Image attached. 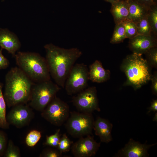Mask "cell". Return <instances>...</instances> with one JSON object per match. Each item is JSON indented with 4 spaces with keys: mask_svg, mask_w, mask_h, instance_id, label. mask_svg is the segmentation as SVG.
Segmentation results:
<instances>
[{
    "mask_svg": "<svg viewBox=\"0 0 157 157\" xmlns=\"http://www.w3.org/2000/svg\"><path fill=\"white\" fill-rule=\"evenodd\" d=\"M44 47L50 75L57 84L63 88L71 69L82 52L77 48L66 49L52 43Z\"/></svg>",
    "mask_w": 157,
    "mask_h": 157,
    "instance_id": "cell-1",
    "label": "cell"
},
{
    "mask_svg": "<svg viewBox=\"0 0 157 157\" xmlns=\"http://www.w3.org/2000/svg\"><path fill=\"white\" fill-rule=\"evenodd\" d=\"M32 86V81L19 67L12 68L5 76L3 96L7 106L27 104Z\"/></svg>",
    "mask_w": 157,
    "mask_h": 157,
    "instance_id": "cell-2",
    "label": "cell"
},
{
    "mask_svg": "<svg viewBox=\"0 0 157 157\" xmlns=\"http://www.w3.org/2000/svg\"><path fill=\"white\" fill-rule=\"evenodd\" d=\"M142 55L133 53L124 59L121 69L127 78L126 85L131 86L135 90L140 88L151 80V68Z\"/></svg>",
    "mask_w": 157,
    "mask_h": 157,
    "instance_id": "cell-3",
    "label": "cell"
},
{
    "mask_svg": "<svg viewBox=\"0 0 157 157\" xmlns=\"http://www.w3.org/2000/svg\"><path fill=\"white\" fill-rule=\"evenodd\" d=\"M14 57L18 67L32 81L38 83L50 80L46 58L39 53L18 51Z\"/></svg>",
    "mask_w": 157,
    "mask_h": 157,
    "instance_id": "cell-4",
    "label": "cell"
},
{
    "mask_svg": "<svg viewBox=\"0 0 157 157\" xmlns=\"http://www.w3.org/2000/svg\"><path fill=\"white\" fill-rule=\"evenodd\" d=\"M60 89L59 86L51 80L37 83L33 85L28 105L41 112Z\"/></svg>",
    "mask_w": 157,
    "mask_h": 157,
    "instance_id": "cell-5",
    "label": "cell"
},
{
    "mask_svg": "<svg viewBox=\"0 0 157 157\" xmlns=\"http://www.w3.org/2000/svg\"><path fill=\"white\" fill-rule=\"evenodd\" d=\"M94 122L92 113L73 111L70 112L65 125L69 134L79 138L92 134Z\"/></svg>",
    "mask_w": 157,
    "mask_h": 157,
    "instance_id": "cell-6",
    "label": "cell"
},
{
    "mask_svg": "<svg viewBox=\"0 0 157 157\" xmlns=\"http://www.w3.org/2000/svg\"><path fill=\"white\" fill-rule=\"evenodd\" d=\"M89 80L87 65L83 63L74 65L65 83L64 88L67 94L71 95L83 91L86 88Z\"/></svg>",
    "mask_w": 157,
    "mask_h": 157,
    "instance_id": "cell-7",
    "label": "cell"
},
{
    "mask_svg": "<svg viewBox=\"0 0 157 157\" xmlns=\"http://www.w3.org/2000/svg\"><path fill=\"white\" fill-rule=\"evenodd\" d=\"M70 112L68 104L56 96L41 112V115L51 124L60 126L67 120Z\"/></svg>",
    "mask_w": 157,
    "mask_h": 157,
    "instance_id": "cell-8",
    "label": "cell"
},
{
    "mask_svg": "<svg viewBox=\"0 0 157 157\" xmlns=\"http://www.w3.org/2000/svg\"><path fill=\"white\" fill-rule=\"evenodd\" d=\"M72 102L80 112L92 113L94 111L100 112L97 90L95 86L86 88L73 96Z\"/></svg>",
    "mask_w": 157,
    "mask_h": 157,
    "instance_id": "cell-9",
    "label": "cell"
},
{
    "mask_svg": "<svg viewBox=\"0 0 157 157\" xmlns=\"http://www.w3.org/2000/svg\"><path fill=\"white\" fill-rule=\"evenodd\" d=\"M12 107L6 116L9 125L22 128L28 125L34 117V113L27 104H19Z\"/></svg>",
    "mask_w": 157,
    "mask_h": 157,
    "instance_id": "cell-10",
    "label": "cell"
},
{
    "mask_svg": "<svg viewBox=\"0 0 157 157\" xmlns=\"http://www.w3.org/2000/svg\"><path fill=\"white\" fill-rule=\"evenodd\" d=\"M100 145V143L97 142L93 136L88 135L73 143L71 150L75 157H91L95 155Z\"/></svg>",
    "mask_w": 157,
    "mask_h": 157,
    "instance_id": "cell-11",
    "label": "cell"
},
{
    "mask_svg": "<svg viewBox=\"0 0 157 157\" xmlns=\"http://www.w3.org/2000/svg\"><path fill=\"white\" fill-rule=\"evenodd\" d=\"M157 45V36L154 35H139L129 39L128 46L133 53L142 55L151 48Z\"/></svg>",
    "mask_w": 157,
    "mask_h": 157,
    "instance_id": "cell-12",
    "label": "cell"
},
{
    "mask_svg": "<svg viewBox=\"0 0 157 157\" xmlns=\"http://www.w3.org/2000/svg\"><path fill=\"white\" fill-rule=\"evenodd\" d=\"M155 144H142L130 139L124 147L119 151L120 156L145 157L149 156L148 150Z\"/></svg>",
    "mask_w": 157,
    "mask_h": 157,
    "instance_id": "cell-13",
    "label": "cell"
},
{
    "mask_svg": "<svg viewBox=\"0 0 157 157\" xmlns=\"http://www.w3.org/2000/svg\"><path fill=\"white\" fill-rule=\"evenodd\" d=\"M20 42L17 36L6 29H0V46L14 57L20 48Z\"/></svg>",
    "mask_w": 157,
    "mask_h": 157,
    "instance_id": "cell-14",
    "label": "cell"
},
{
    "mask_svg": "<svg viewBox=\"0 0 157 157\" xmlns=\"http://www.w3.org/2000/svg\"><path fill=\"white\" fill-rule=\"evenodd\" d=\"M112 124L108 120L98 117L94 121L93 129L102 142L108 143L112 140L111 132Z\"/></svg>",
    "mask_w": 157,
    "mask_h": 157,
    "instance_id": "cell-15",
    "label": "cell"
},
{
    "mask_svg": "<svg viewBox=\"0 0 157 157\" xmlns=\"http://www.w3.org/2000/svg\"><path fill=\"white\" fill-rule=\"evenodd\" d=\"M110 72L103 67L101 62L96 60L90 65L89 70V80L94 82L101 83L110 78Z\"/></svg>",
    "mask_w": 157,
    "mask_h": 157,
    "instance_id": "cell-16",
    "label": "cell"
},
{
    "mask_svg": "<svg viewBox=\"0 0 157 157\" xmlns=\"http://www.w3.org/2000/svg\"><path fill=\"white\" fill-rule=\"evenodd\" d=\"M110 12L115 24L123 22L127 20L129 14L127 0H119L111 3Z\"/></svg>",
    "mask_w": 157,
    "mask_h": 157,
    "instance_id": "cell-17",
    "label": "cell"
},
{
    "mask_svg": "<svg viewBox=\"0 0 157 157\" xmlns=\"http://www.w3.org/2000/svg\"><path fill=\"white\" fill-rule=\"evenodd\" d=\"M129 14L127 20L136 23L147 16L149 8L142 5L135 0H127Z\"/></svg>",
    "mask_w": 157,
    "mask_h": 157,
    "instance_id": "cell-18",
    "label": "cell"
},
{
    "mask_svg": "<svg viewBox=\"0 0 157 157\" xmlns=\"http://www.w3.org/2000/svg\"><path fill=\"white\" fill-rule=\"evenodd\" d=\"M3 85L0 83V128L7 129L9 127V124L6 119V103L3 94Z\"/></svg>",
    "mask_w": 157,
    "mask_h": 157,
    "instance_id": "cell-19",
    "label": "cell"
},
{
    "mask_svg": "<svg viewBox=\"0 0 157 157\" xmlns=\"http://www.w3.org/2000/svg\"><path fill=\"white\" fill-rule=\"evenodd\" d=\"M148 23L153 34L157 35V4L149 8L147 15Z\"/></svg>",
    "mask_w": 157,
    "mask_h": 157,
    "instance_id": "cell-20",
    "label": "cell"
},
{
    "mask_svg": "<svg viewBox=\"0 0 157 157\" xmlns=\"http://www.w3.org/2000/svg\"><path fill=\"white\" fill-rule=\"evenodd\" d=\"M126 38H127L123 23L115 24L110 42L113 44L119 43Z\"/></svg>",
    "mask_w": 157,
    "mask_h": 157,
    "instance_id": "cell-21",
    "label": "cell"
},
{
    "mask_svg": "<svg viewBox=\"0 0 157 157\" xmlns=\"http://www.w3.org/2000/svg\"><path fill=\"white\" fill-rule=\"evenodd\" d=\"M139 35H154L148 23L147 16L135 23Z\"/></svg>",
    "mask_w": 157,
    "mask_h": 157,
    "instance_id": "cell-22",
    "label": "cell"
},
{
    "mask_svg": "<svg viewBox=\"0 0 157 157\" xmlns=\"http://www.w3.org/2000/svg\"><path fill=\"white\" fill-rule=\"evenodd\" d=\"M122 23L126 38L131 39L139 35L135 23L128 20H126Z\"/></svg>",
    "mask_w": 157,
    "mask_h": 157,
    "instance_id": "cell-23",
    "label": "cell"
},
{
    "mask_svg": "<svg viewBox=\"0 0 157 157\" xmlns=\"http://www.w3.org/2000/svg\"><path fill=\"white\" fill-rule=\"evenodd\" d=\"M146 60L148 65L151 68L157 67V46L152 47L146 51Z\"/></svg>",
    "mask_w": 157,
    "mask_h": 157,
    "instance_id": "cell-24",
    "label": "cell"
},
{
    "mask_svg": "<svg viewBox=\"0 0 157 157\" xmlns=\"http://www.w3.org/2000/svg\"><path fill=\"white\" fill-rule=\"evenodd\" d=\"M5 157H20L21 156L19 148L15 145L13 141L9 140L3 156Z\"/></svg>",
    "mask_w": 157,
    "mask_h": 157,
    "instance_id": "cell-25",
    "label": "cell"
},
{
    "mask_svg": "<svg viewBox=\"0 0 157 157\" xmlns=\"http://www.w3.org/2000/svg\"><path fill=\"white\" fill-rule=\"evenodd\" d=\"M41 137V133L37 130L31 131L27 135L25 141L27 145L30 147L35 146Z\"/></svg>",
    "mask_w": 157,
    "mask_h": 157,
    "instance_id": "cell-26",
    "label": "cell"
},
{
    "mask_svg": "<svg viewBox=\"0 0 157 157\" xmlns=\"http://www.w3.org/2000/svg\"><path fill=\"white\" fill-rule=\"evenodd\" d=\"M73 143L66 134L64 133L60 138L57 149L62 153L68 152L71 150Z\"/></svg>",
    "mask_w": 157,
    "mask_h": 157,
    "instance_id": "cell-27",
    "label": "cell"
},
{
    "mask_svg": "<svg viewBox=\"0 0 157 157\" xmlns=\"http://www.w3.org/2000/svg\"><path fill=\"white\" fill-rule=\"evenodd\" d=\"M60 129H57L55 133L49 136L47 135L44 145L57 148L61 137Z\"/></svg>",
    "mask_w": 157,
    "mask_h": 157,
    "instance_id": "cell-28",
    "label": "cell"
},
{
    "mask_svg": "<svg viewBox=\"0 0 157 157\" xmlns=\"http://www.w3.org/2000/svg\"><path fill=\"white\" fill-rule=\"evenodd\" d=\"M62 153L57 149L47 148L43 149L40 154V157H61Z\"/></svg>",
    "mask_w": 157,
    "mask_h": 157,
    "instance_id": "cell-29",
    "label": "cell"
},
{
    "mask_svg": "<svg viewBox=\"0 0 157 157\" xmlns=\"http://www.w3.org/2000/svg\"><path fill=\"white\" fill-rule=\"evenodd\" d=\"M7 143L6 135L3 131H0V157L3 156Z\"/></svg>",
    "mask_w": 157,
    "mask_h": 157,
    "instance_id": "cell-30",
    "label": "cell"
},
{
    "mask_svg": "<svg viewBox=\"0 0 157 157\" xmlns=\"http://www.w3.org/2000/svg\"><path fill=\"white\" fill-rule=\"evenodd\" d=\"M2 49L0 50V69L6 68L9 65V60L2 54Z\"/></svg>",
    "mask_w": 157,
    "mask_h": 157,
    "instance_id": "cell-31",
    "label": "cell"
},
{
    "mask_svg": "<svg viewBox=\"0 0 157 157\" xmlns=\"http://www.w3.org/2000/svg\"><path fill=\"white\" fill-rule=\"evenodd\" d=\"M151 88L153 93L155 95L157 94V72L155 71L153 75H152L151 78Z\"/></svg>",
    "mask_w": 157,
    "mask_h": 157,
    "instance_id": "cell-32",
    "label": "cell"
},
{
    "mask_svg": "<svg viewBox=\"0 0 157 157\" xmlns=\"http://www.w3.org/2000/svg\"><path fill=\"white\" fill-rule=\"evenodd\" d=\"M139 3L148 8H149L152 5L155 4L152 0H135Z\"/></svg>",
    "mask_w": 157,
    "mask_h": 157,
    "instance_id": "cell-33",
    "label": "cell"
},
{
    "mask_svg": "<svg viewBox=\"0 0 157 157\" xmlns=\"http://www.w3.org/2000/svg\"><path fill=\"white\" fill-rule=\"evenodd\" d=\"M149 111L148 113H149L151 111L157 112V100L155 99L153 100L151 102V105L148 108Z\"/></svg>",
    "mask_w": 157,
    "mask_h": 157,
    "instance_id": "cell-34",
    "label": "cell"
},
{
    "mask_svg": "<svg viewBox=\"0 0 157 157\" xmlns=\"http://www.w3.org/2000/svg\"><path fill=\"white\" fill-rule=\"evenodd\" d=\"M107 2L110 3L111 4L119 0H104Z\"/></svg>",
    "mask_w": 157,
    "mask_h": 157,
    "instance_id": "cell-35",
    "label": "cell"
},
{
    "mask_svg": "<svg viewBox=\"0 0 157 157\" xmlns=\"http://www.w3.org/2000/svg\"><path fill=\"white\" fill-rule=\"evenodd\" d=\"M157 112L156 113L155 116L153 118V120L157 121Z\"/></svg>",
    "mask_w": 157,
    "mask_h": 157,
    "instance_id": "cell-36",
    "label": "cell"
},
{
    "mask_svg": "<svg viewBox=\"0 0 157 157\" xmlns=\"http://www.w3.org/2000/svg\"><path fill=\"white\" fill-rule=\"evenodd\" d=\"M153 2L155 4H157V0H152Z\"/></svg>",
    "mask_w": 157,
    "mask_h": 157,
    "instance_id": "cell-37",
    "label": "cell"
},
{
    "mask_svg": "<svg viewBox=\"0 0 157 157\" xmlns=\"http://www.w3.org/2000/svg\"></svg>",
    "mask_w": 157,
    "mask_h": 157,
    "instance_id": "cell-38",
    "label": "cell"
}]
</instances>
